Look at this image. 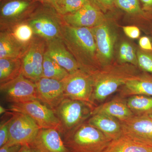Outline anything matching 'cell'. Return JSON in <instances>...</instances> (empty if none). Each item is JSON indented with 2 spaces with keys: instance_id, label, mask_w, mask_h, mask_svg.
<instances>
[{
  "instance_id": "obj_20",
  "label": "cell",
  "mask_w": 152,
  "mask_h": 152,
  "mask_svg": "<svg viewBox=\"0 0 152 152\" xmlns=\"http://www.w3.org/2000/svg\"><path fill=\"white\" fill-rule=\"evenodd\" d=\"M99 113L111 116L121 122L125 121L134 115L128 106L127 101L118 97L94 107L92 115Z\"/></svg>"
},
{
  "instance_id": "obj_9",
  "label": "cell",
  "mask_w": 152,
  "mask_h": 152,
  "mask_svg": "<svg viewBox=\"0 0 152 152\" xmlns=\"http://www.w3.org/2000/svg\"><path fill=\"white\" fill-rule=\"evenodd\" d=\"M46 46V41L35 36L21 58L22 74L33 82L42 77L43 63Z\"/></svg>"
},
{
  "instance_id": "obj_11",
  "label": "cell",
  "mask_w": 152,
  "mask_h": 152,
  "mask_svg": "<svg viewBox=\"0 0 152 152\" xmlns=\"http://www.w3.org/2000/svg\"><path fill=\"white\" fill-rule=\"evenodd\" d=\"M0 91L5 100L11 104L38 100L35 83L22 74L16 78L0 85Z\"/></svg>"
},
{
  "instance_id": "obj_23",
  "label": "cell",
  "mask_w": 152,
  "mask_h": 152,
  "mask_svg": "<svg viewBox=\"0 0 152 152\" xmlns=\"http://www.w3.org/2000/svg\"><path fill=\"white\" fill-rule=\"evenodd\" d=\"M21 74V58H0V85L16 78Z\"/></svg>"
},
{
  "instance_id": "obj_29",
  "label": "cell",
  "mask_w": 152,
  "mask_h": 152,
  "mask_svg": "<svg viewBox=\"0 0 152 152\" xmlns=\"http://www.w3.org/2000/svg\"><path fill=\"white\" fill-rule=\"evenodd\" d=\"M115 6L130 15L143 16L145 14L139 0H116Z\"/></svg>"
},
{
  "instance_id": "obj_36",
  "label": "cell",
  "mask_w": 152,
  "mask_h": 152,
  "mask_svg": "<svg viewBox=\"0 0 152 152\" xmlns=\"http://www.w3.org/2000/svg\"><path fill=\"white\" fill-rule=\"evenodd\" d=\"M20 152H42L39 150L31 145H23Z\"/></svg>"
},
{
  "instance_id": "obj_35",
  "label": "cell",
  "mask_w": 152,
  "mask_h": 152,
  "mask_svg": "<svg viewBox=\"0 0 152 152\" xmlns=\"http://www.w3.org/2000/svg\"><path fill=\"white\" fill-rule=\"evenodd\" d=\"M139 45L143 50L152 51V45L149 38L147 37H142L139 40Z\"/></svg>"
},
{
  "instance_id": "obj_4",
  "label": "cell",
  "mask_w": 152,
  "mask_h": 152,
  "mask_svg": "<svg viewBox=\"0 0 152 152\" xmlns=\"http://www.w3.org/2000/svg\"><path fill=\"white\" fill-rule=\"evenodd\" d=\"M26 21L32 28L35 36L46 42L62 39V28L65 23L62 16L53 6L40 3Z\"/></svg>"
},
{
  "instance_id": "obj_27",
  "label": "cell",
  "mask_w": 152,
  "mask_h": 152,
  "mask_svg": "<svg viewBox=\"0 0 152 152\" xmlns=\"http://www.w3.org/2000/svg\"><path fill=\"white\" fill-rule=\"evenodd\" d=\"M89 2V0H56L53 7L64 16L75 12Z\"/></svg>"
},
{
  "instance_id": "obj_39",
  "label": "cell",
  "mask_w": 152,
  "mask_h": 152,
  "mask_svg": "<svg viewBox=\"0 0 152 152\" xmlns=\"http://www.w3.org/2000/svg\"><path fill=\"white\" fill-rule=\"evenodd\" d=\"M6 112H7V110L2 106H0V113H1V115L5 113Z\"/></svg>"
},
{
  "instance_id": "obj_13",
  "label": "cell",
  "mask_w": 152,
  "mask_h": 152,
  "mask_svg": "<svg viewBox=\"0 0 152 152\" xmlns=\"http://www.w3.org/2000/svg\"><path fill=\"white\" fill-rule=\"evenodd\" d=\"M62 17L66 24L76 28H91L107 21L103 13L90 1L75 12Z\"/></svg>"
},
{
  "instance_id": "obj_18",
  "label": "cell",
  "mask_w": 152,
  "mask_h": 152,
  "mask_svg": "<svg viewBox=\"0 0 152 152\" xmlns=\"http://www.w3.org/2000/svg\"><path fill=\"white\" fill-rule=\"evenodd\" d=\"M103 152H152V143L123 134L111 141Z\"/></svg>"
},
{
  "instance_id": "obj_31",
  "label": "cell",
  "mask_w": 152,
  "mask_h": 152,
  "mask_svg": "<svg viewBox=\"0 0 152 152\" xmlns=\"http://www.w3.org/2000/svg\"><path fill=\"white\" fill-rule=\"evenodd\" d=\"M97 8L103 13L110 11L115 6L116 0H89Z\"/></svg>"
},
{
  "instance_id": "obj_24",
  "label": "cell",
  "mask_w": 152,
  "mask_h": 152,
  "mask_svg": "<svg viewBox=\"0 0 152 152\" xmlns=\"http://www.w3.org/2000/svg\"><path fill=\"white\" fill-rule=\"evenodd\" d=\"M69 75L65 69L59 65L46 51L43 63V77L62 81Z\"/></svg>"
},
{
  "instance_id": "obj_17",
  "label": "cell",
  "mask_w": 152,
  "mask_h": 152,
  "mask_svg": "<svg viewBox=\"0 0 152 152\" xmlns=\"http://www.w3.org/2000/svg\"><path fill=\"white\" fill-rule=\"evenodd\" d=\"M123 134L152 143V119L148 115H134L121 122Z\"/></svg>"
},
{
  "instance_id": "obj_16",
  "label": "cell",
  "mask_w": 152,
  "mask_h": 152,
  "mask_svg": "<svg viewBox=\"0 0 152 152\" xmlns=\"http://www.w3.org/2000/svg\"><path fill=\"white\" fill-rule=\"evenodd\" d=\"M31 145L42 152H70L66 146L61 134L55 129H41Z\"/></svg>"
},
{
  "instance_id": "obj_33",
  "label": "cell",
  "mask_w": 152,
  "mask_h": 152,
  "mask_svg": "<svg viewBox=\"0 0 152 152\" xmlns=\"http://www.w3.org/2000/svg\"><path fill=\"white\" fill-rule=\"evenodd\" d=\"M123 30L126 35L131 39H137L140 35V29L138 28L135 26L123 27Z\"/></svg>"
},
{
  "instance_id": "obj_5",
  "label": "cell",
  "mask_w": 152,
  "mask_h": 152,
  "mask_svg": "<svg viewBox=\"0 0 152 152\" xmlns=\"http://www.w3.org/2000/svg\"><path fill=\"white\" fill-rule=\"evenodd\" d=\"M94 108L92 104L65 98L53 110L61 124V135L84 122L92 115Z\"/></svg>"
},
{
  "instance_id": "obj_40",
  "label": "cell",
  "mask_w": 152,
  "mask_h": 152,
  "mask_svg": "<svg viewBox=\"0 0 152 152\" xmlns=\"http://www.w3.org/2000/svg\"><path fill=\"white\" fill-rule=\"evenodd\" d=\"M149 116L150 117V118H151L152 119V114H151V115H149Z\"/></svg>"
},
{
  "instance_id": "obj_3",
  "label": "cell",
  "mask_w": 152,
  "mask_h": 152,
  "mask_svg": "<svg viewBox=\"0 0 152 152\" xmlns=\"http://www.w3.org/2000/svg\"><path fill=\"white\" fill-rule=\"evenodd\" d=\"M61 136L70 152H103L111 141L87 121Z\"/></svg>"
},
{
  "instance_id": "obj_10",
  "label": "cell",
  "mask_w": 152,
  "mask_h": 152,
  "mask_svg": "<svg viewBox=\"0 0 152 152\" xmlns=\"http://www.w3.org/2000/svg\"><path fill=\"white\" fill-rule=\"evenodd\" d=\"M65 98L94 104L92 102L93 81L91 75L80 69L62 80Z\"/></svg>"
},
{
  "instance_id": "obj_25",
  "label": "cell",
  "mask_w": 152,
  "mask_h": 152,
  "mask_svg": "<svg viewBox=\"0 0 152 152\" xmlns=\"http://www.w3.org/2000/svg\"><path fill=\"white\" fill-rule=\"evenodd\" d=\"M127 104L135 115H149L152 114V96L144 95L132 96Z\"/></svg>"
},
{
  "instance_id": "obj_38",
  "label": "cell",
  "mask_w": 152,
  "mask_h": 152,
  "mask_svg": "<svg viewBox=\"0 0 152 152\" xmlns=\"http://www.w3.org/2000/svg\"><path fill=\"white\" fill-rule=\"evenodd\" d=\"M37 1L41 4L50 5L53 7L56 0H37Z\"/></svg>"
},
{
  "instance_id": "obj_26",
  "label": "cell",
  "mask_w": 152,
  "mask_h": 152,
  "mask_svg": "<svg viewBox=\"0 0 152 152\" xmlns=\"http://www.w3.org/2000/svg\"><path fill=\"white\" fill-rule=\"evenodd\" d=\"M7 30L26 50L35 37L32 28L26 21L15 25Z\"/></svg>"
},
{
  "instance_id": "obj_1",
  "label": "cell",
  "mask_w": 152,
  "mask_h": 152,
  "mask_svg": "<svg viewBox=\"0 0 152 152\" xmlns=\"http://www.w3.org/2000/svg\"><path fill=\"white\" fill-rule=\"evenodd\" d=\"M61 37L81 70L91 75L101 69L94 37L91 28L73 27L65 23L62 28Z\"/></svg>"
},
{
  "instance_id": "obj_14",
  "label": "cell",
  "mask_w": 152,
  "mask_h": 152,
  "mask_svg": "<svg viewBox=\"0 0 152 152\" xmlns=\"http://www.w3.org/2000/svg\"><path fill=\"white\" fill-rule=\"evenodd\" d=\"M35 83L38 100L53 110L66 98L62 81L42 77Z\"/></svg>"
},
{
  "instance_id": "obj_19",
  "label": "cell",
  "mask_w": 152,
  "mask_h": 152,
  "mask_svg": "<svg viewBox=\"0 0 152 152\" xmlns=\"http://www.w3.org/2000/svg\"><path fill=\"white\" fill-rule=\"evenodd\" d=\"M87 122L100 131L111 141L118 138L123 134L121 121L108 115L94 114L88 119Z\"/></svg>"
},
{
  "instance_id": "obj_7",
  "label": "cell",
  "mask_w": 152,
  "mask_h": 152,
  "mask_svg": "<svg viewBox=\"0 0 152 152\" xmlns=\"http://www.w3.org/2000/svg\"><path fill=\"white\" fill-rule=\"evenodd\" d=\"M9 140L7 145H31L41 128L32 118L22 113L12 112L9 123Z\"/></svg>"
},
{
  "instance_id": "obj_34",
  "label": "cell",
  "mask_w": 152,
  "mask_h": 152,
  "mask_svg": "<svg viewBox=\"0 0 152 152\" xmlns=\"http://www.w3.org/2000/svg\"><path fill=\"white\" fill-rule=\"evenodd\" d=\"M23 145H8L6 144L1 147L0 152H20Z\"/></svg>"
},
{
  "instance_id": "obj_6",
  "label": "cell",
  "mask_w": 152,
  "mask_h": 152,
  "mask_svg": "<svg viewBox=\"0 0 152 152\" xmlns=\"http://www.w3.org/2000/svg\"><path fill=\"white\" fill-rule=\"evenodd\" d=\"M40 4L37 0H0V31L26 21Z\"/></svg>"
},
{
  "instance_id": "obj_30",
  "label": "cell",
  "mask_w": 152,
  "mask_h": 152,
  "mask_svg": "<svg viewBox=\"0 0 152 152\" xmlns=\"http://www.w3.org/2000/svg\"><path fill=\"white\" fill-rule=\"evenodd\" d=\"M138 65L143 71L152 74V54L143 51L137 52Z\"/></svg>"
},
{
  "instance_id": "obj_2",
  "label": "cell",
  "mask_w": 152,
  "mask_h": 152,
  "mask_svg": "<svg viewBox=\"0 0 152 152\" xmlns=\"http://www.w3.org/2000/svg\"><path fill=\"white\" fill-rule=\"evenodd\" d=\"M93 81L92 102H103L130 79L138 75L135 66L129 64L105 66L91 75Z\"/></svg>"
},
{
  "instance_id": "obj_8",
  "label": "cell",
  "mask_w": 152,
  "mask_h": 152,
  "mask_svg": "<svg viewBox=\"0 0 152 152\" xmlns=\"http://www.w3.org/2000/svg\"><path fill=\"white\" fill-rule=\"evenodd\" d=\"M9 110L27 115L41 129H55L60 132L61 124L54 111L38 100L22 103L11 104Z\"/></svg>"
},
{
  "instance_id": "obj_28",
  "label": "cell",
  "mask_w": 152,
  "mask_h": 152,
  "mask_svg": "<svg viewBox=\"0 0 152 152\" xmlns=\"http://www.w3.org/2000/svg\"><path fill=\"white\" fill-rule=\"evenodd\" d=\"M119 58L123 64H129L135 66L138 65L137 58L135 50L129 43L124 42L120 45Z\"/></svg>"
},
{
  "instance_id": "obj_32",
  "label": "cell",
  "mask_w": 152,
  "mask_h": 152,
  "mask_svg": "<svg viewBox=\"0 0 152 152\" xmlns=\"http://www.w3.org/2000/svg\"><path fill=\"white\" fill-rule=\"evenodd\" d=\"M10 119L1 122L0 126V148L7 143L9 140V123Z\"/></svg>"
},
{
  "instance_id": "obj_22",
  "label": "cell",
  "mask_w": 152,
  "mask_h": 152,
  "mask_svg": "<svg viewBox=\"0 0 152 152\" xmlns=\"http://www.w3.org/2000/svg\"><path fill=\"white\" fill-rule=\"evenodd\" d=\"M26 50L9 31H0V58H21Z\"/></svg>"
},
{
  "instance_id": "obj_15",
  "label": "cell",
  "mask_w": 152,
  "mask_h": 152,
  "mask_svg": "<svg viewBox=\"0 0 152 152\" xmlns=\"http://www.w3.org/2000/svg\"><path fill=\"white\" fill-rule=\"evenodd\" d=\"M46 51L69 74L74 73L80 69L75 59L67 48L61 38L47 42Z\"/></svg>"
},
{
  "instance_id": "obj_37",
  "label": "cell",
  "mask_w": 152,
  "mask_h": 152,
  "mask_svg": "<svg viewBox=\"0 0 152 152\" xmlns=\"http://www.w3.org/2000/svg\"><path fill=\"white\" fill-rule=\"evenodd\" d=\"M142 5L144 10H152V0H139Z\"/></svg>"
},
{
  "instance_id": "obj_21",
  "label": "cell",
  "mask_w": 152,
  "mask_h": 152,
  "mask_svg": "<svg viewBox=\"0 0 152 152\" xmlns=\"http://www.w3.org/2000/svg\"><path fill=\"white\" fill-rule=\"evenodd\" d=\"M121 95L123 97L135 95L152 96V77L138 75L130 79L122 86Z\"/></svg>"
},
{
  "instance_id": "obj_12",
  "label": "cell",
  "mask_w": 152,
  "mask_h": 152,
  "mask_svg": "<svg viewBox=\"0 0 152 152\" xmlns=\"http://www.w3.org/2000/svg\"><path fill=\"white\" fill-rule=\"evenodd\" d=\"M91 29L96 42L98 61L102 68L110 64L113 59L115 35L107 21Z\"/></svg>"
}]
</instances>
